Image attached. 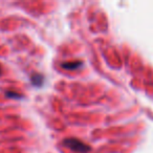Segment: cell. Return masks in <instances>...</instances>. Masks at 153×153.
Wrapping results in <instances>:
<instances>
[{
	"instance_id": "6da1fadb",
	"label": "cell",
	"mask_w": 153,
	"mask_h": 153,
	"mask_svg": "<svg viewBox=\"0 0 153 153\" xmlns=\"http://www.w3.org/2000/svg\"><path fill=\"white\" fill-rule=\"evenodd\" d=\"M63 145L79 153H87L90 150V147L88 145H86L82 140H76V138H66L63 140Z\"/></svg>"
},
{
	"instance_id": "7a4b0ae2",
	"label": "cell",
	"mask_w": 153,
	"mask_h": 153,
	"mask_svg": "<svg viewBox=\"0 0 153 153\" xmlns=\"http://www.w3.org/2000/svg\"><path fill=\"white\" fill-rule=\"evenodd\" d=\"M79 65H81V62H68V63L62 64V67L66 68V69H76V68L79 67Z\"/></svg>"
},
{
	"instance_id": "3957f363",
	"label": "cell",
	"mask_w": 153,
	"mask_h": 153,
	"mask_svg": "<svg viewBox=\"0 0 153 153\" xmlns=\"http://www.w3.org/2000/svg\"><path fill=\"white\" fill-rule=\"evenodd\" d=\"M0 74H1V65H0Z\"/></svg>"
}]
</instances>
